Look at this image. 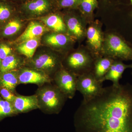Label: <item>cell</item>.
<instances>
[{"instance_id": "obj_1", "label": "cell", "mask_w": 132, "mask_h": 132, "mask_svg": "<svg viewBox=\"0 0 132 132\" xmlns=\"http://www.w3.org/2000/svg\"><path fill=\"white\" fill-rule=\"evenodd\" d=\"M76 132H132V85H112L82 101L74 116Z\"/></svg>"}, {"instance_id": "obj_27", "label": "cell", "mask_w": 132, "mask_h": 132, "mask_svg": "<svg viewBox=\"0 0 132 132\" xmlns=\"http://www.w3.org/2000/svg\"><path fill=\"white\" fill-rule=\"evenodd\" d=\"M11 52L12 49L7 45L3 44L0 45V58L2 61L11 54Z\"/></svg>"}, {"instance_id": "obj_8", "label": "cell", "mask_w": 132, "mask_h": 132, "mask_svg": "<svg viewBox=\"0 0 132 132\" xmlns=\"http://www.w3.org/2000/svg\"><path fill=\"white\" fill-rule=\"evenodd\" d=\"M20 84H33L40 86L53 82V79L43 71L30 67L21 68L18 70Z\"/></svg>"}, {"instance_id": "obj_29", "label": "cell", "mask_w": 132, "mask_h": 132, "mask_svg": "<svg viewBox=\"0 0 132 132\" xmlns=\"http://www.w3.org/2000/svg\"><path fill=\"white\" fill-rule=\"evenodd\" d=\"M131 68H132V64H131Z\"/></svg>"}, {"instance_id": "obj_19", "label": "cell", "mask_w": 132, "mask_h": 132, "mask_svg": "<svg viewBox=\"0 0 132 132\" xmlns=\"http://www.w3.org/2000/svg\"><path fill=\"white\" fill-rule=\"evenodd\" d=\"M45 42L47 44L55 47H62L66 46L69 42V38L62 33H54L47 36L45 38Z\"/></svg>"}, {"instance_id": "obj_23", "label": "cell", "mask_w": 132, "mask_h": 132, "mask_svg": "<svg viewBox=\"0 0 132 132\" xmlns=\"http://www.w3.org/2000/svg\"><path fill=\"white\" fill-rule=\"evenodd\" d=\"M21 27V24L18 20H14L9 22L4 29L3 35L5 36H10L18 32Z\"/></svg>"}, {"instance_id": "obj_24", "label": "cell", "mask_w": 132, "mask_h": 132, "mask_svg": "<svg viewBox=\"0 0 132 132\" xmlns=\"http://www.w3.org/2000/svg\"><path fill=\"white\" fill-rule=\"evenodd\" d=\"M12 13V9L9 5L0 2V21L7 20L11 16Z\"/></svg>"}, {"instance_id": "obj_7", "label": "cell", "mask_w": 132, "mask_h": 132, "mask_svg": "<svg viewBox=\"0 0 132 132\" xmlns=\"http://www.w3.org/2000/svg\"><path fill=\"white\" fill-rule=\"evenodd\" d=\"M29 60L28 63L29 67L43 71L52 78V75L54 76L62 67L60 58L52 54H40Z\"/></svg>"}, {"instance_id": "obj_22", "label": "cell", "mask_w": 132, "mask_h": 132, "mask_svg": "<svg viewBox=\"0 0 132 132\" xmlns=\"http://www.w3.org/2000/svg\"><path fill=\"white\" fill-rule=\"evenodd\" d=\"M98 4L97 0H81L79 6L82 13L89 15L92 14Z\"/></svg>"}, {"instance_id": "obj_9", "label": "cell", "mask_w": 132, "mask_h": 132, "mask_svg": "<svg viewBox=\"0 0 132 132\" xmlns=\"http://www.w3.org/2000/svg\"><path fill=\"white\" fill-rule=\"evenodd\" d=\"M12 104L18 114L39 109L38 99L35 94L25 96L16 93L15 98Z\"/></svg>"}, {"instance_id": "obj_16", "label": "cell", "mask_w": 132, "mask_h": 132, "mask_svg": "<svg viewBox=\"0 0 132 132\" xmlns=\"http://www.w3.org/2000/svg\"><path fill=\"white\" fill-rule=\"evenodd\" d=\"M39 43V38L28 40L19 44L17 49L20 53L28 59H31L34 57Z\"/></svg>"}, {"instance_id": "obj_26", "label": "cell", "mask_w": 132, "mask_h": 132, "mask_svg": "<svg viewBox=\"0 0 132 132\" xmlns=\"http://www.w3.org/2000/svg\"><path fill=\"white\" fill-rule=\"evenodd\" d=\"M81 0H60V5L64 8L73 7L79 6Z\"/></svg>"}, {"instance_id": "obj_30", "label": "cell", "mask_w": 132, "mask_h": 132, "mask_svg": "<svg viewBox=\"0 0 132 132\" xmlns=\"http://www.w3.org/2000/svg\"><path fill=\"white\" fill-rule=\"evenodd\" d=\"M130 1H131V4L132 5V0H130Z\"/></svg>"}, {"instance_id": "obj_18", "label": "cell", "mask_w": 132, "mask_h": 132, "mask_svg": "<svg viewBox=\"0 0 132 132\" xmlns=\"http://www.w3.org/2000/svg\"><path fill=\"white\" fill-rule=\"evenodd\" d=\"M49 3L47 0H34L26 5L27 10L35 14H42L49 9Z\"/></svg>"}, {"instance_id": "obj_17", "label": "cell", "mask_w": 132, "mask_h": 132, "mask_svg": "<svg viewBox=\"0 0 132 132\" xmlns=\"http://www.w3.org/2000/svg\"><path fill=\"white\" fill-rule=\"evenodd\" d=\"M22 64V61L19 57L10 54L2 61L0 72L19 70Z\"/></svg>"}, {"instance_id": "obj_6", "label": "cell", "mask_w": 132, "mask_h": 132, "mask_svg": "<svg viewBox=\"0 0 132 132\" xmlns=\"http://www.w3.org/2000/svg\"><path fill=\"white\" fill-rule=\"evenodd\" d=\"M78 76L62 67L53 78V82L68 98L72 99L75 95Z\"/></svg>"}, {"instance_id": "obj_2", "label": "cell", "mask_w": 132, "mask_h": 132, "mask_svg": "<svg viewBox=\"0 0 132 132\" xmlns=\"http://www.w3.org/2000/svg\"><path fill=\"white\" fill-rule=\"evenodd\" d=\"M35 94L38 99L39 109L46 114L60 113L68 99L52 82L38 87Z\"/></svg>"}, {"instance_id": "obj_5", "label": "cell", "mask_w": 132, "mask_h": 132, "mask_svg": "<svg viewBox=\"0 0 132 132\" xmlns=\"http://www.w3.org/2000/svg\"><path fill=\"white\" fill-rule=\"evenodd\" d=\"M102 83L97 80L92 72L77 77L76 89L83 97L82 101L87 102L94 98L103 89Z\"/></svg>"}, {"instance_id": "obj_12", "label": "cell", "mask_w": 132, "mask_h": 132, "mask_svg": "<svg viewBox=\"0 0 132 132\" xmlns=\"http://www.w3.org/2000/svg\"><path fill=\"white\" fill-rule=\"evenodd\" d=\"M46 31L47 29L42 24L37 22H31L16 42L20 44L28 40L39 38Z\"/></svg>"}, {"instance_id": "obj_21", "label": "cell", "mask_w": 132, "mask_h": 132, "mask_svg": "<svg viewBox=\"0 0 132 132\" xmlns=\"http://www.w3.org/2000/svg\"><path fill=\"white\" fill-rule=\"evenodd\" d=\"M17 115L12 103L0 97V121L5 118Z\"/></svg>"}, {"instance_id": "obj_15", "label": "cell", "mask_w": 132, "mask_h": 132, "mask_svg": "<svg viewBox=\"0 0 132 132\" xmlns=\"http://www.w3.org/2000/svg\"><path fill=\"white\" fill-rule=\"evenodd\" d=\"M42 20L46 26L56 32H64L67 30L66 24L62 18L58 15H51Z\"/></svg>"}, {"instance_id": "obj_20", "label": "cell", "mask_w": 132, "mask_h": 132, "mask_svg": "<svg viewBox=\"0 0 132 132\" xmlns=\"http://www.w3.org/2000/svg\"><path fill=\"white\" fill-rule=\"evenodd\" d=\"M66 24L70 32L76 38H81L84 35V28L80 22L76 17H69L67 20Z\"/></svg>"}, {"instance_id": "obj_13", "label": "cell", "mask_w": 132, "mask_h": 132, "mask_svg": "<svg viewBox=\"0 0 132 132\" xmlns=\"http://www.w3.org/2000/svg\"><path fill=\"white\" fill-rule=\"evenodd\" d=\"M19 85L18 70L0 72V87L5 88L14 94Z\"/></svg>"}, {"instance_id": "obj_14", "label": "cell", "mask_w": 132, "mask_h": 132, "mask_svg": "<svg viewBox=\"0 0 132 132\" xmlns=\"http://www.w3.org/2000/svg\"><path fill=\"white\" fill-rule=\"evenodd\" d=\"M88 42L95 52L100 51L102 46L103 38L101 31L96 26H91L86 32Z\"/></svg>"}, {"instance_id": "obj_25", "label": "cell", "mask_w": 132, "mask_h": 132, "mask_svg": "<svg viewBox=\"0 0 132 132\" xmlns=\"http://www.w3.org/2000/svg\"><path fill=\"white\" fill-rule=\"evenodd\" d=\"M0 95L3 98L12 103L15 97V94L3 87H0Z\"/></svg>"}, {"instance_id": "obj_4", "label": "cell", "mask_w": 132, "mask_h": 132, "mask_svg": "<svg viewBox=\"0 0 132 132\" xmlns=\"http://www.w3.org/2000/svg\"><path fill=\"white\" fill-rule=\"evenodd\" d=\"M94 60L86 52H76L70 55L66 59L67 68L65 69L78 76L93 72Z\"/></svg>"}, {"instance_id": "obj_28", "label": "cell", "mask_w": 132, "mask_h": 132, "mask_svg": "<svg viewBox=\"0 0 132 132\" xmlns=\"http://www.w3.org/2000/svg\"><path fill=\"white\" fill-rule=\"evenodd\" d=\"M2 60L0 58V71H1V66Z\"/></svg>"}, {"instance_id": "obj_11", "label": "cell", "mask_w": 132, "mask_h": 132, "mask_svg": "<svg viewBox=\"0 0 132 132\" xmlns=\"http://www.w3.org/2000/svg\"><path fill=\"white\" fill-rule=\"evenodd\" d=\"M114 60L110 57H97L95 59L93 72L95 77L100 82L103 83L104 77L108 72Z\"/></svg>"}, {"instance_id": "obj_10", "label": "cell", "mask_w": 132, "mask_h": 132, "mask_svg": "<svg viewBox=\"0 0 132 132\" xmlns=\"http://www.w3.org/2000/svg\"><path fill=\"white\" fill-rule=\"evenodd\" d=\"M131 68V65H128L123 63L121 60H114L112 65L104 77L103 81L110 80L113 82V86H119V80L122 77L123 73L126 69Z\"/></svg>"}, {"instance_id": "obj_3", "label": "cell", "mask_w": 132, "mask_h": 132, "mask_svg": "<svg viewBox=\"0 0 132 132\" xmlns=\"http://www.w3.org/2000/svg\"><path fill=\"white\" fill-rule=\"evenodd\" d=\"M104 53L114 60H132V48L121 37L113 34L107 36L104 44Z\"/></svg>"}]
</instances>
